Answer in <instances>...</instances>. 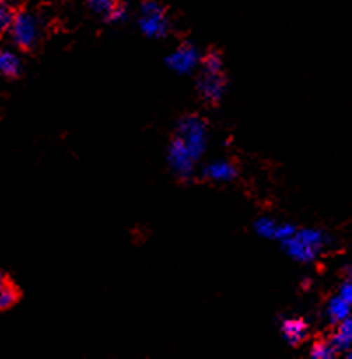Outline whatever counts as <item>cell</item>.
<instances>
[{"mask_svg":"<svg viewBox=\"0 0 352 359\" xmlns=\"http://www.w3.org/2000/svg\"><path fill=\"white\" fill-rule=\"evenodd\" d=\"M339 294L352 305V265L344 269V280L339 286Z\"/></svg>","mask_w":352,"mask_h":359,"instance_id":"ac0fdd59","label":"cell"},{"mask_svg":"<svg viewBox=\"0 0 352 359\" xmlns=\"http://www.w3.org/2000/svg\"><path fill=\"white\" fill-rule=\"evenodd\" d=\"M0 74L7 79H16L21 74V62L9 49H0Z\"/></svg>","mask_w":352,"mask_h":359,"instance_id":"7c38bea8","label":"cell"},{"mask_svg":"<svg viewBox=\"0 0 352 359\" xmlns=\"http://www.w3.org/2000/svg\"><path fill=\"white\" fill-rule=\"evenodd\" d=\"M279 223H277L273 217L262 216L255 221L252 228H255L256 235H259L262 238H269V241H276V231Z\"/></svg>","mask_w":352,"mask_h":359,"instance_id":"9a60e30c","label":"cell"},{"mask_svg":"<svg viewBox=\"0 0 352 359\" xmlns=\"http://www.w3.org/2000/svg\"><path fill=\"white\" fill-rule=\"evenodd\" d=\"M14 14L16 13H13L9 4H7L6 0H0V35L6 34V32L9 30L11 25H13Z\"/></svg>","mask_w":352,"mask_h":359,"instance_id":"d6986e66","label":"cell"},{"mask_svg":"<svg viewBox=\"0 0 352 359\" xmlns=\"http://www.w3.org/2000/svg\"><path fill=\"white\" fill-rule=\"evenodd\" d=\"M298 228L295 226V224H290V223H279V226H277V231H276V241L283 242L286 241V238L293 237L295 233H297Z\"/></svg>","mask_w":352,"mask_h":359,"instance_id":"44dd1931","label":"cell"},{"mask_svg":"<svg viewBox=\"0 0 352 359\" xmlns=\"http://www.w3.org/2000/svg\"><path fill=\"white\" fill-rule=\"evenodd\" d=\"M228 79L224 72H207L202 70L198 81H196V91H198L200 98L209 105H217L223 100L224 93H226Z\"/></svg>","mask_w":352,"mask_h":359,"instance_id":"52a82bcc","label":"cell"},{"mask_svg":"<svg viewBox=\"0 0 352 359\" xmlns=\"http://www.w3.org/2000/svg\"><path fill=\"white\" fill-rule=\"evenodd\" d=\"M238 175V168L230 160H216L202 168V179L210 182H230Z\"/></svg>","mask_w":352,"mask_h":359,"instance_id":"ba28073f","label":"cell"},{"mask_svg":"<svg viewBox=\"0 0 352 359\" xmlns=\"http://www.w3.org/2000/svg\"><path fill=\"white\" fill-rule=\"evenodd\" d=\"M167 161L175 177L181 179V181H188L195 174L196 163L200 160L189 151V147L182 142V139L174 135L167 147Z\"/></svg>","mask_w":352,"mask_h":359,"instance_id":"5b68a950","label":"cell"},{"mask_svg":"<svg viewBox=\"0 0 352 359\" xmlns=\"http://www.w3.org/2000/svg\"><path fill=\"white\" fill-rule=\"evenodd\" d=\"M18 300H20V291L14 284L6 283L0 287V312L9 311L11 307L16 305Z\"/></svg>","mask_w":352,"mask_h":359,"instance_id":"e0dca14e","label":"cell"},{"mask_svg":"<svg viewBox=\"0 0 352 359\" xmlns=\"http://www.w3.org/2000/svg\"><path fill=\"white\" fill-rule=\"evenodd\" d=\"M344 356H346L347 359H352V346L349 347V349L344 351Z\"/></svg>","mask_w":352,"mask_h":359,"instance_id":"7402d4cb","label":"cell"},{"mask_svg":"<svg viewBox=\"0 0 352 359\" xmlns=\"http://www.w3.org/2000/svg\"><path fill=\"white\" fill-rule=\"evenodd\" d=\"M88 6V9L95 14H100V16H105V14L111 11V7L114 6L116 0H84Z\"/></svg>","mask_w":352,"mask_h":359,"instance_id":"ffe728a7","label":"cell"},{"mask_svg":"<svg viewBox=\"0 0 352 359\" xmlns=\"http://www.w3.org/2000/svg\"><path fill=\"white\" fill-rule=\"evenodd\" d=\"M130 16V6L126 0H116L114 6L111 7L107 14L104 16L105 23L109 25H119V23H125Z\"/></svg>","mask_w":352,"mask_h":359,"instance_id":"5bb4252c","label":"cell"},{"mask_svg":"<svg viewBox=\"0 0 352 359\" xmlns=\"http://www.w3.org/2000/svg\"><path fill=\"white\" fill-rule=\"evenodd\" d=\"M332 342L335 344V347L340 351V354H344V351L349 349L352 346V314L337 325L335 333H333L332 337Z\"/></svg>","mask_w":352,"mask_h":359,"instance_id":"8fae6325","label":"cell"},{"mask_svg":"<svg viewBox=\"0 0 352 359\" xmlns=\"http://www.w3.org/2000/svg\"><path fill=\"white\" fill-rule=\"evenodd\" d=\"M280 335L291 347H298L309 337V325L302 318H286L280 321Z\"/></svg>","mask_w":352,"mask_h":359,"instance_id":"9c48e42d","label":"cell"},{"mask_svg":"<svg viewBox=\"0 0 352 359\" xmlns=\"http://www.w3.org/2000/svg\"><path fill=\"white\" fill-rule=\"evenodd\" d=\"M352 314V305L347 300H344L340 294L333 297L332 300L326 305V319H328L332 325H339L340 321H344L346 318H349Z\"/></svg>","mask_w":352,"mask_h":359,"instance_id":"30bf717a","label":"cell"},{"mask_svg":"<svg viewBox=\"0 0 352 359\" xmlns=\"http://www.w3.org/2000/svg\"><path fill=\"white\" fill-rule=\"evenodd\" d=\"M174 135L182 139L196 158H202L207 147V121L198 114H184L177 119Z\"/></svg>","mask_w":352,"mask_h":359,"instance_id":"7a4b0ae2","label":"cell"},{"mask_svg":"<svg viewBox=\"0 0 352 359\" xmlns=\"http://www.w3.org/2000/svg\"><path fill=\"white\" fill-rule=\"evenodd\" d=\"M44 2H65V0H44Z\"/></svg>","mask_w":352,"mask_h":359,"instance_id":"cb8c5ba5","label":"cell"},{"mask_svg":"<svg viewBox=\"0 0 352 359\" xmlns=\"http://www.w3.org/2000/svg\"><path fill=\"white\" fill-rule=\"evenodd\" d=\"M168 69L181 76H188L198 65H202V53L193 42H182L175 51L165 58Z\"/></svg>","mask_w":352,"mask_h":359,"instance_id":"8992f818","label":"cell"},{"mask_svg":"<svg viewBox=\"0 0 352 359\" xmlns=\"http://www.w3.org/2000/svg\"><path fill=\"white\" fill-rule=\"evenodd\" d=\"M340 356V351L337 349L335 344L332 342V339H323L318 342L312 344L311 347V358L314 359H333Z\"/></svg>","mask_w":352,"mask_h":359,"instance_id":"4fadbf2b","label":"cell"},{"mask_svg":"<svg viewBox=\"0 0 352 359\" xmlns=\"http://www.w3.org/2000/svg\"><path fill=\"white\" fill-rule=\"evenodd\" d=\"M332 235L319 228H298L293 237L280 242L291 259L298 263H314L332 245Z\"/></svg>","mask_w":352,"mask_h":359,"instance_id":"6da1fadb","label":"cell"},{"mask_svg":"<svg viewBox=\"0 0 352 359\" xmlns=\"http://www.w3.org/2000/svg\"><path fill=\"white\" fill-rule=\"evenodd\" d=\"M11 39L20 49L30 51L41 39V21L30 11H20L14 14L13 25L9 28Z\"/></svg>","mask_w":352,"mask_h":359,"instance_id":"277c9868","label":"cell"},{"mask_svg":"<svg viewBox=\"0 0 352 359\" xmlns=\"http://www.w3.org/2000/svg\"><path fill=\"white\" fill-rule=\"evenodd\" d=\"M6 283H7L6 276H4V273H2V272H0V287H2V286H4V284H6Z\"/></svg>","mask_w":352,"mask_h":359,"instance_id":"603a6c76","label":"cell"},{"mask_svg":"<svg viewBox=\"0 0 352 359\" xmlns=\"http://www.w3.org/2000/svg\"><path fill=\"white\" fill-rule=\"evenodd\" d=\"M202 70H207V72H224V60L221 51L209 49L202 56Z\"/></svg>","mask_w":352,"mask_h":359,"instance_id":"2e32d148","label":"cell"},{"mask_svg":"<svg viewBox=\"0 0 352 359\" xmlns=\"http://www.w3.org/2000/svg\"><path fill=\"white\" fill-rule=\"evenodd\" d=\"M137 25H139V30L149 39H161L170 32L167 9L158 0H142Z\"/></svg>","mask_w":352,"mask_h":359,"instance_id":"3957f363","label":"cell"}]
</instances>
